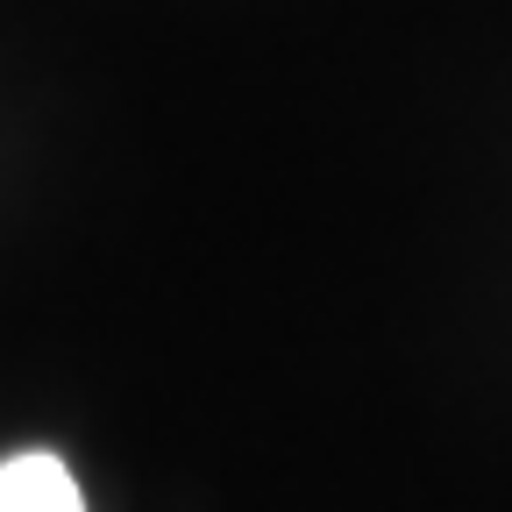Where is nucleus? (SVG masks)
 <instances>
[{"label": "nucleus", "instance_id": "nucleus-1", "mask_svg": "<svg viewBox=\"0 0 512 512\" xmlns=\"http://www.w3.org/2000/svg\"><path fill=\"white\" fill-rule=\"evenodd\" d=\"M0 512H86V498L57 456H8L0 463Z\"/></svg>", "mask_w": 512, "mask_h": 512}]
</instances>
